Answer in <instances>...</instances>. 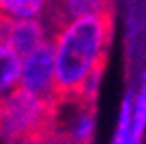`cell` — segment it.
<instances>
[{
    "label": "cell",
    "mask_w": 146,
    "mask_h": 144,
    "mask_svg": "<svg viewBox=\"0 0 146 144\" xmlns=\"http://www.w3.org/2000/svg\"><path fill=\"white\" fill-rule=\"evenodd\" d=\"M112 37V12L75 16L53 31L51 43L55 51L57 96L79 94L91 75L104 71Z\"/></svg>",
    "instance_id": "1"
},
{
    "label": "cell",
    "mask_w": 146,
    "mask_h": 144,
    "mask_svg": "<svg viewBox=\"0 0 146 144\" xmlns=\"http://www.w3.org/2000/svg\"><path fill=\"white\" fill-rule=\"evenodd\" d=\"M53 100L25 87L0 100V138L6 144H29L49 136Z\"/></svg>",
    "instance_id": "2"
},
{
    "label": "cell",
    "mask_w": 146,
    "mask_h": 144,
    "mask_svg": "<svg viewBox=\"0 0 146 144\" xmlns=\"http://www.w3.org/2000/svg\"><path fill=\"white\" fill-rule=\"evenodd\" d=\"M96 102L81 94L55 96L49 136L65 144H91L96 136Z\"/></svg>",
    "instance_id": "3"
},
{
    "label": "cell",
    "mask_w": 146,
    "mask_h": 144,
    "mask_svg": "<svg viewBox=\"0 0 146 144\" xmlns=\"http://www.w3.org/2000/svg\"><path fill=\"white\" fill-rule=\"evenodd\" d=\"M21 87L45 98L57 96V81H55V51L51 39L23 57L21 69Z\"/></svg>",
    "instance_id": "4"
},
{
    "label": "cell",
    "mask_w": 146,
    "mask_h": 144,
    "mask_svg": "<svg viewBox=\"0 0 146 144\" xmlns=\"http://www.w3.org/2000/svg\"><path fill=\"white\" fill-rule=\"evenodd\" d=\"M51 39V33L45 21H18L8 19V27L4 33V43L12 47L21 57L33 53Z\"/></svg>",
    "instance_id": "5"
},
{
    "label": "cell",
    "mask_w": 146,
    "mask_h": 144,
    "mask_svg": "<svg viewBox=\"0 0 146 144\" xmlns=\"http://www.w3.org/2000/svg\"><path fill=\"white\" fill-rule=\"evenodd\" d=\"M114 0H51V8L45 16V25L49 33L57 29L61 23L85 14H98V12H112Z\"/></svg>",
    "instance_id": "6"
},
{
    "label": "cell",
    "mask_w": 146,
    "mask_h": 144,
    "mask_svg": "<svg viewBox=\"0 0 146 144\" xmlns=\"http://www.w3.org/2000/svg\"><path fill=\"white\" fill-rule=\"evenodd\" d=\"M21 69L23 57L6 43H0V100L21 87Z\"/></svg>",
    "instance_id": "7"
},
{
    "label": "cell",
    "mask_w": 146,
    "mask_h": 144,
    "mask_svg": "<svg viewBox=\"0 0 146 144\" xmlns=\"http://www.w3.org/2000/svg\"><path fill=\"white\" fill-rule=\"evenodd\" d=\"M51 0H0V12L18 21H43Z\"/></svg>",
    "instance_id": "8"
},
{
    "label": "cell",
    "mask_w": 146,
    "mask_h": 144,
    "mask_svg": "<svg viewBox=\"0 0 146 144\" xmlns=\"http://www.w3.org/2000/svg\"><path fill=\"white\" fill-rule=\"evenodd\" d=\"M132 136L136 144H142L146 136V69L140 73L136 94H132Z\"/></svg>",
    "instance_id": "9"
},
{
    "label": "cell",
    "mask_w": 146,
    "mask_h": 144,
    "mask_svg": "<svg viewBox=\"0 0 146 144\" xmlns=\"http://www.w3.org/2000/svg\"><path fill=\"white\" fill-rule=\"evenodd\" d=\"M112 144H136L132 136V94H126L120 106V116H118Z\"/></svg>",
    "instance_id": "10"
},
{
    "label": "cell",
    "mask_w": 146,
    "mask_h": 144,
    "mask_svg": "<svg viewBox=\"0 0 146 144\" xmlns=\"http://www.w3.org/2000/svg\"><path fill=\"white\" fill-rule=\"evenodd\" d=\"M29 144H65V142H59V140H55L51 136H45V138H39V140H33Z\"/></svg>",
    "instance_id": "11"
}]
</instances>
